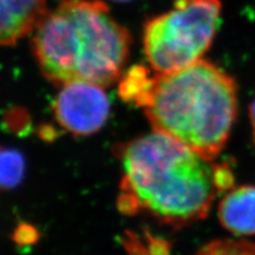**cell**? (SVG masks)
Here are the masks:
<instances>
[{
	"mask_svg": "<svg viewBox=\"0 0 255 255\" xmlns=\"http://www.w3.org/2000/svg\"><path fill=\"white\" fill-rule=\"evenodd\" d=\"M123 243L130 255H150L143 239L132 232H127L126 237L123 238Z\"/></svg>",
	"mask_w": 255,
	"mask_h": 255,
	"instance_id": "7c38bea8",
	"label": "cell"
},
{
	"mask_svg": "<svg viewBox=\"0 0 255 255\" xmlns=\"http://www.w3.org/2000/svg\"><path fill=\"white\" fill-rule=\"evenodd\" d=\"M196 255H255V244L244 239H218L203 246Z\"/></svg>",
	"mask_w": 255,
	"mask_h": 255,
	"instance_id": "9c48e42d",
	"label": "cell"
},
{
	"mask_svg": "<svg viewBox=\"0 0 255 255\" xmlns=\"http://www.w3.org/2000/svg\"><path fill=\"white\" fill-rule=\"evenodd\" d=\"M143 242L150 255H170V243L166 239L155 237L146 231Z\"/></svg>",
	"mask_w": 255,
	"mask_h": 255,
	"instance_id": "8fae6325",
	"label": "cell"
},
{
	"mask_svg": "<svg viewBox=\"0 0 255 255\" xmlns=\"http://www.w3.org/2000/svg\"><path fill=\"white\" fill-rule=\"evenodd\" d=\"M32 33L39 69L60 86L113 84L122 75L132 43L129 31L100 0H63Z\"/></svg>",
	"mask_w": 255,
	"mask_h": 255,
	"instance_id": "7a4b0ae2",
	"label": "cell"
},
{
	"mask_svg": "<svg viewBox=\"0 0 255 255\" xmlns=\"http://www.w3.org/2000/svg\"><path fill=\"white\" fill-rule=\"evenodd\" d=\"M250 122L252 127V136L255 143V98L250 106Z\"/></svg>",
	"mask_w": 255,
	"mask_h": 255,
	"instance_id": "4fadbf2b",
	"label": "cell"
},
{
	"mask_svg": "<svg viewBox=\"0 0 255 255\" xmlns=\"http://www.w3.org/2000/svg\"><path fill=\"white\" fill-rule=\"evenodd\" d=\"M113 1H117V2H126V1H130V0H113Z\"/></svg>",
	"mask_w": 255,
	"mask_h": 255,
	"instance_id": "5bb4252c",
	"label": "cell"
},
{
	"mask_svg": "<svg viewBox=\"0 0 255 255\" xmlns=\"http://www.w3.org/2000/svg\"><path fill=\"white\" fill-rule=\"evenodd\" d=\"M123 168L118 207L122 213H149L172 228L203 220L220 195L217 164L184 143L152 132L119 145Z\"/></svg>",
	"mask_w": 255,
	"mask_h": 255,
	"instance_id": "6da1fadb",
	"label": "cell"
},
{
	"mask_svg": "<svg viewBox=\"0 0 255 255\" xmlns=\"http://www.w3.org/2000/svg\"><path fill=\"white\" fill-rule=\"evenodd\" d=\"M221 21L219 0H175L169 11L147 21L143 52L157 74L173 73L201 61Z\"/></svg>",
	"mask_w": 255,
	"mask_h": 255,
	"instance_id": "277c9868",
	"label": "cell"
},
{
	"mask_svg": "<svg viewBox=\"0 0 255 255\" xmlns=\"http://www.w3.org/2000/svg\"><path fill=\"white\" fill-rule=\"evenodd\" d=\"M54 115L64 129L84 136L100 130L110 115V100L103 87L84 82L61 86L53 105Z\"/></svg>",
	"mask_w": 255,
	"mask_h": 255,
	"instance_id": "5b68a950",
	"label": "cell"
},
{
	"mask_svg": "<svg viewBox=\"0 0 255 255\" xmlns=\"http://www.w3.org/2000/svg\"><path fill=\"white\" fill-rule=\"evenodd\" d=\"M38 239V231L29 223H19L13 233V241L20 247L33 246Z\"/></svg>",
	"mask_w": 255,
	"mask_h": 255,
	"instance_id": "30bf717a",
	"label": "cell"
},
{
	"mask_svg": "<svg viewBox=\"0 0 255 255\" xmlns=\"http://www.w3.org/2000/svg\"><path fill=\"white\" fill-rule=\"evenodd\" d=\"M136 106L156 132L214 162L225 148L237 114L234 79L204 60L173 73L151 75Z\"/></svg>",
	"mask_w": 255,
	"mask_h": 255,
	"instance_id": "3957f363",
	"label": "cell"
},
{
	"mask_svg": "<svg viewBox=\"0 0 255 255\" xmlns=\"http://www.w3.org/2000/svg\"><path fill=\"white\" fill-rule=\"evenodd\" d=\"M47 12V0H0V47L32 33Z\"/></svg>",
	"mask_w": 255,
	"mask_h": 255,
	"instance_id": "8992f818",
	"label": "cell"
},
{
	"mask_svg": "<svg viewBox=\"0 0 255 255\" xmlns=\"http://www.w3.org/2000/svg\"><path fill=\"white\" fill-rule=\"evenodd\" d=\"M221 226L237 236L255 235V186L232 188L218 206Z\"/></svg>",
	"mask_w": 255,
	"mask_h": 255,
	"instance_id": "52a82bcc",
	"label": "cell"
},
{
	"mask_svg": "<svg viewBox=\"0 0 255 255\" xmlns=\"http://www.w3.org/2000/svg\"><path fill=\"white\" fill-rule=\"evenodd\" d=\"M23 156L14 149L0 147V189L17 186L25 175Z\"/></svg>",
	"mask_w": 255,
	"mask_h": 255,
	"instance_id": "ba28073f",
	"label": "cell"
}]
</instances>
